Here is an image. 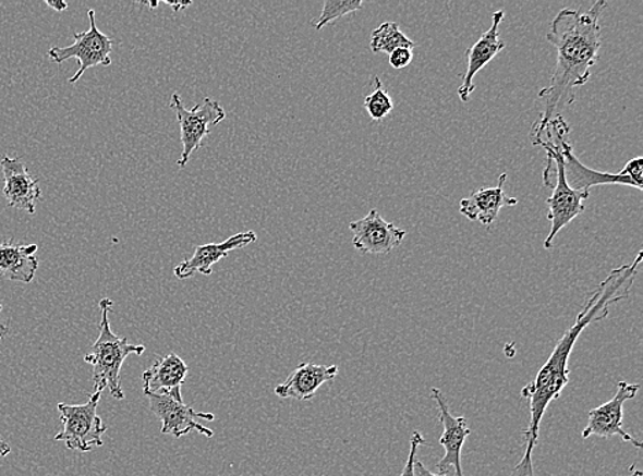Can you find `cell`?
Returning a JSON list of instances; mask_svg holds the SVG:
<instances>
[{"instance_id": "obj_1", "label": "cell", "mask_w": 643, "mask_h": 476, "mask_svg": "<svg viewBox=\"0 0 643 476\" xmlns=\"http://www.w3.org/2000/svg\"><path fill=\"white\" fill-rule=\"evenodd\" d=\"M642 261V252L636 254L634 263L614 269L609 277L598 285L587 303L584 304L581 314L578 315L575 325L566 332L557 342L555 351L547 358L544 367L533 382L525 386L522 396L530 402V423L527 430L523 431L525 438V452L522 462L512 469L509 476H535L533 453L538 443L542 417H544L550 402L559 399L562 390L570 383V362L573 346L584 328L604 320L609 315L610 306L629 297L632 284L636 278L638 268Z\"/></svg>"}, {"instance_id": "obj_2", "label": "cell", "mask_w": 643, "mask_h": 476, "mask_svg": "<svg viewBox=\"0 0 643 476\" xmlns=\"http://www.w3.org/2000/svg\"><path fill=\"white\" fill-rule=\"evenodd\" d=\"M608 2L598 0L586 13L562 9L553 20L546 39L557 50L555 73L549 86L542 88L539 98L544 110L531 132H536L551 120L560 118L562 110L577 100V89L583 87L592 76V68L597 62L602 49V19Z\"/></svg>"}, {"instance_id": "obj_3", "label": "cell", "mask_w": 643, "mask_h": 476, "mask_svg": "<svg viewBox=\"0 0 643 476\" xmlns=\"http://www.w3.org/2000/svg\"><path fill=\"white\" fill-rule=\"evenodd\" d=\"M570 136V126L562 115L551 120L544 129L531 132V139L534 146L546 150V166L544 169V184L553 188V194L547 198L549 205L550 234L547 235L544 247L550 251L556 236L573 219L581 216L586 209V200L590 197V190H572L568 186L565 174V160H562L561 142Z\"/></svg>"}, {"instance_id": "obj_4", "label": "cell", "mask_w": 643, "mask_h": 476, "mask_svg": "<svg viewBox=\"0 0 643 476\" xmlns=\"http://www.w3.org/2000/svg\"><path fill=\"white\" fill-rule=\"evenodd\" d=\"M102 312V320L99 322V337L95 341L92 351L85 354L84 362L92 364L95 391L104 393L109 389L116 400H124L125 393L121 388V368L128 356L136 354L142 356L146 352L143 345H131L128 338L116 335L111 330L109 314L113 310V301L102 298L99 301Z\"/></svg>"}, {"instance_id": "obj_5", "label": "cell", "mask_w": 643, "mask_h": 476, "mask_svg": "<svg viewBox=\"0 0 643 476\" xmlns=\"http://www.w3.org/2000/svg\"><path fill=\"white\" fill-rule=\"evenodd\" d=\"M100 395L102 393L95 391L83 405L58 404L62 430L57 434L56 441L65 442L68 449L82 453L104 447L102 437L108 426L98 415Z\"/></svg>"}, {"instance_id": "obj_6", "label": "cell", "mask_w": 643, "mask_h": 476, "mask_svg": "<svg viewBox=\"0 0 643 476\" xmlns=\"http://www.w3.org/2000/svg\"><path fill=\"white\" fill-rule=\"evenodd\" d=\"M170 109L177 113L180 139L183 143V151L178 160V166L185 168L193 152L198 150L205 137L210 135V126L219 125L221 121L226 120V110L220 102L211 98H205L204 102L195 105L193 109H187L178 93H173L170 98Z\"/></svg>"}, {"instance_id": "obj_7", "label": "cell", "mask_w": 643, "mask_h": 476, "mask_svg": "<svg viewBox=\"0 0 643 476\" xmlns=\"http://www.w3.org/2000/svg\"><path fill=\"white\" fill-rule=\"evenodd\" d=\"M89 29L74 34V44L68 47H51L49 58L52 62L61 63L76 58L78 61V71L74 76L69 78V83L74 84L82 78L88 69L95 66H110L111 51H113L114 41L108 35L99 30L97 20H95V10H88Z\"/></svg>"}, {"instance_id": "obj_8", "label": "cell", "mask_w": 643, "mask_h": 476, "mask_svg": "<svg viewBox=\"0 0 643 476\" xmlns=\"http://www.w3.org/2000/svg\"><path fill=\"white\" fill-rule=\"evenodd\" d=\"M562 160H565V174L568 186L572 190H590L605 184H621L642 192L643 186V160L642 157L632 158L626 163L623 171L619 173L598 172L583 166L581 160L573 155L570 139L561 142Z\"/></svg>"}, {"instance_id": "obj_9", "label": "cell", "mask_w": 643, "mask_h": 476, "mask_svg": "<svg viewBox=\"0 0 643 476\" xmlns=\"http://www.w3.org/2000/svg\"><path fill=\"white\" fill-rule=\"evenodd\" d=\"M641 386L636 383L619 382L612 400L589 412V423L584 427L582 438L593 436L610 438L618 436L621 441L631 443L641 451L642 442L632 437L623 428V410L627 401L634 399Z\"/></svg>"}, {"instance_id": "obj_10", "label": "cell", "mask_w": 643, "mask_h": 476, "mask_svg": "<svg viewBox=\"0 0 643 476\" xmlns=\"http://www.w3.org/2000/svg\"><path fill=\"white\" fill-rule=\"evenodd\" d=\"M146 396L150 402L153 414L162 423V434L182 438L191 431H196L206 438L215 437V431L201 425L199 422V419L213 422L215 415L194 411L191 406L184 404L183 396L169 394H147Z\"/></svg>"}, {"instance_id": "obj_11", "label": "cell", "mask_w": 643, "mask_h": 476, "mask_svg": "<svg viewBox=\"0 0 643 476\" xmlns=\"http://www.w3.org/2000/svg\"><path fill=\"white\" fill-rule=\"evenodd\" d=\"M349 229L353 232V246L368 254L391 253L402 245L407 236V231L383 219L377 209H372L363 219L352 221Z\"/></svg>"}, {"instance_id": "obj_12", "label": "cell", "mask_w": 643, "mask_h": 476, "mask_svg": "<svg viewBox=\"0 0 643 476\" xmlns=\"http://www.w3.org/2000/svg\"><path fill=\"white\" fill-rule=\"evenodd\" d=\"M432 396L437 402L439 420L444 426V434L439 439V443L445 449V456L438 463L439 474L446 475L450 468H454L456 476H464L461 467V452L465 439L471 436V428L466 425L465 416L457 417L451 415L448 401H446L442 391L433 388Z\"/></svg>"}, {"instance_id": "obj_13", "label": "cell", "mask_w": 643, "mask_h": 476, "mask_svg": "<svg viewBox=\"0 0 643 476\" xmlns=\"http://www.w3.org/2000/svg\"><path fill=\"white\" fill-rule=\"evenodd\" d=\"M258 236L254 231L239 232L221 243H207L196 246L193 256L174 267L173 273L180 280L194 278L196 273L210 277L215 264L227 258L228 254L239 248L252 245L257 242Z\"/></svg>"}, {"instance_id": "obj_14", "label": "cell", "mask_w": 643, "mask_h": 476, "mask_svg": "<svg viewBox=\"0 0 643 476\" xmlns=\"http://www.w3.org/2000/svg\"><path fill=\"white\" fill-rule=\"evenodd\" d=\"M504 19V10L494 13L490 28L482 35V38L471 49L466 50V72L464 81H462L459 91H457L464 103L470 100L472 93L475 91L474 78L477 73L507 47L505 41L499 38V26H501Z\"/></svg>"}, {"instance_id": "obj_15", "label": "cell", "mask_w": 643, "mask_h": 476, "mask_svg": "<svg viewBox=\"0 0 643 476\" xmlns=\"http://www.w3.org/2000/svg\"><path fill=\"white\" fill-rule=\"evenodd\" d=\"M0 167H2L4 178L3 194L10 208L35 215V203L41 197L39 180L32 176L24 161L19 157L4 156L0 161Z\"/></svg>"}, {"instance_id": "obj_16", "label": "cell", "mask_w": 643, "mask_h": 476, "mask_svg": "<svg viewBox=\"0 0 643 476\" xmlns=\"http://www.w3.org/2000/svg\"><path fill=\"white\" fill-rule=\"evenodd\" d=\"M339 373L337 365L302 363L283 383L276 386L279 399L312 400L323 385L331 382Z\"/></svg>"}, {"instance_id": "obj_17", "label": "cell", "mask_w": 643, "mask_h": 476, "mask_svg": "<svg viewBox=\"0 0 643 476\" xmlns=\"http://www.w3.org/2000/svg\"><path fill=\"white\" fill-rule=\"evenodd\" d=\"M190 368L178 354L158 357L147 371L143 373V393L182 396V388Z\"/></svg>"}, {"instance_id": "obj_18", "label": "cell", "mask_w": 643, "mask_h": 476, "mask_svg": "<svg viewBox=\"0 0 643 476\" xmlns=\"http://www.w3.org/2000/svg\"><path fill=\"white\" fill-rule=\"evenodd\" d=\"M508 174L502 173L498 178L496 187L477 190L470 197L461 199L460 211L468 220L480 221L483 225H492L497 220L504 206H517L519 200L505 194L504 186Z\"/></svg>"}, {"instance_id": "obj_19", "label": "cell", "mask_w": 643, "mask_h": 476, "mask_svg": "<svg viewBox=\"0 0 643 476\" xmlns=\"http://www.w3.org/2000/svg\"><path fill=\"white\" fill-rule=\"evenodd\" d=\"M37 245H15L12 241L0 243V273L2 277L28 284L34 280L39 260Z\"/></svg>"}, {"instance_id": "obj_20", "label": "cell", "mask_w": 643, "mask_h": 476, "mask_svg": "<svg viewBox=\"0 0 643 476\" xmlns=\"http://www.w3.org/2000/svg\"><path fill=\"white\" fill-rule=\"evenodd\" d=\"M414 46H416V44L409 39L405 34H402L400 25L391 23V21L383 23L372 32L371 50L372 52H375V54L386 52V54L390 56L391 52L397 49L413 50Z\"/></svg>"}, {"instance_id": "obj_21", "label": "cell", "mask_w": 643, "mask_h": 476, "mask_svg": "<svg viewBox=\"0 0 643 476\" xmlns=\"http://www.w3.org/2000/svg\"><path fill=\"white\" fill-rule=\"evenodd\" d=\"M364 8L363 0H326L324 2L323 12L320 17L313 20L312 25L317 30H322L324 26L333 23L344 15L359 12Z\"/></svg>"}, {"instance_id": "obj_22", "label": "cell", "mask_w": 643, "mask_h": 476, "mask_svg": "<svg viewBox=\"0 0 643 476\" xmlns=\"http://www.w3.org/2000/svg\"><path fill=\"white\" fill-rule=\"evenodd\" d=\"M375 91L365 98V110L369 118L374 121H381L387 118L395 109V103L389 94H387L385 86L379 76H374Z\"/></svg>"}, {"instance_id": "obj_23", "label": "cell", "mask_w": 643, "mask_h": 476, "mask_svg": "<svg viewBox=\"0 0 643 476\" xmlns=\"http://www.w3.org/2000/svg\"><path fill=\"white\" fill-rule=\"evenodd\" d=\"M423 446H425V439L422 432L414 431L411 437V449H409L407 464L400 476H414V462H416L418 448Z\"/></svg>"}, {"instance_id": "obj_24", "label": "cell", "mask_w": 643, "mask_h": 476, "mask_svg": "<svg viewBox=\"0 0 643 476\" xmlns=\"http://www.w3.org/2000/svg\"><path fill=\"white\" fill-rule=\"evenodd\" d=\"M413 60V50L397 49L390 54V65L395 69H405Z\"/></svg>"}, {"instance_id": "obj_25", "label": "cell", "mask_w": 643, "mask_h": 476, "mask_svg": "<svg viewBox=\"0 0 643 476\" xmlns=\"http://www.w3.org/2000/svg\"><path fill=\"white\" fill-rule=\"evenodd\" d=\"M414 476H448L442 474L432 473L425 465L416 459L414 462Z\"/></svg>"}, {"instance_id": "obj_26", "label": "cell", "mask_w": 643, "mask_h": 476, "mask_svg": "<svg viewBox=\"0 0 643 476\" xmlns=\"http://www.w3.org/2000/svg\"><path fill=\"white\" fill-rule=\"evenodd\" d=\"M46 4L47 7L54 9L58 13L65 12L69 7V4L63 2V0H46Z\"/></svg>"}, {"instance_id": "obj_27", "label": "cell", "mask_w": 643, "mask_h": 476, "mask_svg": "<svg viewBox=\"0 0 643 476\" xmlns=\"http://www.w3.org/2000/svg\"><path fill=\"white\" fill-rule=\"evenodd\" d=\"M10 453H12V448H10L9 443L4 441L2 436H0V456L7 457Z\"/></svg>"}, {"instance_id": "obj_28", "label": "cell", "mask_w": 643, "mask_h": 476, "mask_svg": "<svg viewBox=\"0 0 643 476\" xmlns=\"http://www.w3.org/2000/svg\"><path fill=\"white\" fill-rule=\"evenodd\" d=\"M167 4H169V7H172L173 10H174V12H179V10H182L184 8H189L193 3H191V2H183V3H180V2H167Z\"/></svg>"}, {"instance_id": "obj_29", "label": "cell", "mask_w": 643, "mask_h": 476, "mask_svg": "<svg viewBox=\"0 0 643 476\" xmlns=\"http://www.w3.org/2000/svg\"><path fill=\"white\" fill-rule=\"evenodd\" d=\"M3 309V305L0 304V312H2ZM9 335V327L2 325V322H0V341L3 340V338H7Z\"/></svg>"}, {"instance_id": "obj_30", "label": "cell", "mask_w": 643, "mask_h": 476, "mask_svg": "<svg viewBox=\"0 0 643 476\" xmlns=\"http://www.w3.org/2000/svg\"><path fill=\"white\" fill-rule=\"evenodd\" d=\"M630 471V476H643V473L641 469H638L635 464H632L631 467L629 468Z\"/></svg>"}]
</instances>
